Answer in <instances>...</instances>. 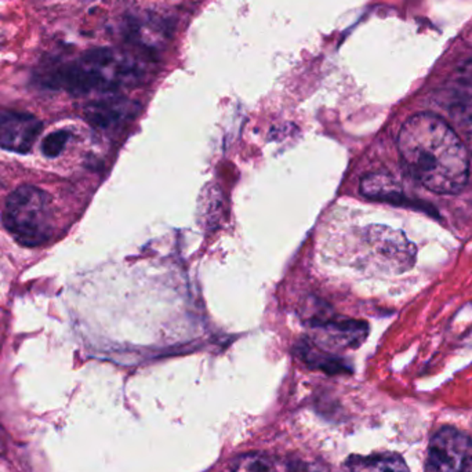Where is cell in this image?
<instances>
[{
	"label": "cell",
	"mask_w": 472,
	"mask_h": 472,
	"mask_svg": "<svg viewBox=\"0 0 472 472\" xmlns=\"http://www.w3.org/2000/svg\"><path fill=\"white\" fill-rule=\"evenodd\" d=\"M139 105L123 97H110L89 102L83 110L86 122L93 128L108 131L133 120Z\"/></svg>",
	"instance_id": "obj_7"
},
{
	"label": "cell",
	"mask_w": 472,
	"mask_h": 472,
	"mask_svg": "<svg viewBox=\"0 0 472 472\" xmlns=\"http://www.w3.org/2000/svg\"><path fill=\"white\" fill-rule=\"evenodd\" d=\"M398 150L407 174L431 193L452 195L468 183V151L457 133L434 113H417L404 122Z\"/></svg>",
	"instance_id": "obj_1"
},
{
	"label": "cell",
	"mask_w": 472,
	"mask_h": 472,
	"mask_svg": "<svg viewBox=\"0 0 472 472\" xmlns=\"http://www.w3.org/2000/svg\"><path fill=\"white\" fill-rule=\"evenodd\" d=\"M71 131H64V129L47 134L42 142L43 155L50 159L60 156L61 153L64 152V150H66L67 144H68L69 140H71Z\"/></svg>",
	"instance_id": "obj_13"
},
{
	"label": "cell",
	"mask_w": 472,
	"mask_h": 472,
	"mask_svg": "<svg viewBox=\"0 0 472 472\" xmlns=\"http://www.w3.org/2000/svg\"><path fill=\"white\" fill-rule=\"evenodd\" d=\"M142 77V66L131 54L118 48L96 47L75 60L50 61L37 69L35 79L50 90L85 96L134 85Z\"/></svg>",
	"instance_id": "obj_2"
},
{
	"label": "cell",
	"mask_w": 472,
	"mask_h": 472,
	"mask_svg": "<svg viewBox=\"0 0 472 472\" xmlns=\"http://www.w3.org/2000/svg\"><path fill=\"white\" fill-rule=\"evenodd\" d=\"M43 125L29 113L0 110V148L17 153H28L34 147Z\"/></svg>",
	"instance_id": "obj_6"
},
{
	"label": "cell",
	"mask_w": 472,
	"mask_h": 472,
	"mask_svg": "<svg viewBox=\"0 0 472 472\" xmlns=\"http://www.w3.org/2000/svg\"><path fill=\"white\" fill-rule=\"evenodd\" d=\"M232 472H288V467L274 456L261 452H249L234 458Z\"/></svg>",
	"instance_id": "obj_12"
},
{
	"label": "cell",
	"mask_w": 472,
	"mask_h": 472,
	"mask_svg": "<svg viewBox=\"0 0 472 472\" xmlns=\"http://www.w3.org/2000/svg\"><path fill=\"white\" fill-rule=\"evenodd\" d=\"M299 357L306 362L309 368L317 369V371L325 372L328 374H341L350 372L347 363L341 358L331 355L322 347H318L315 342H309V340H301L298 345Z\"/></svg>",
	"instance_id": "obj_10"
},
{
	"label": "cell",
	"mask_w": 472,
	"mask_h": 472,
	"mask_svg": "<svg viewBox=\"0 0 472 472\" xmlns=\"http://www.w3.org/2000/svg\"><path fill=\"white\" fill-rule=\"evenodd\" d=\"M311 325L317 329L320 342L336 348H358L369 334V326L361 320L315 317Z\"/></svg>",
	"instance_id": "obj_9"
},
{
	"label": "cell",
	"mask_w": 472,
	"mask_h": 472,
	"mask_svg": "<svg viewBox=\"0 0 472 472\" xmlns=\"http://www.w3.org/2000/svg\"><path fill=\"white\" fill-rule=\"evenodd\" d=\"M366 242L373 252L396 274L409 271L416 261V246L398 229L385 226L366 228Z\"/></svg>",
	"instance_id": "obj_5"
},
{
	"label": "cell",
	"mask_w": 472,
	"mask_h": 472,
	"mask_svg": "<svg viewBox=\"0 0 472 472\" xmlns=\"http://www.w3.org/2000/svg\"><path fill=\"white\" fill-rule=\"evenodd\" d=\"M345 466L348 472H410L404 458L395 453L352 456L348 458Z\"/></svg>",
	"instance_id": "obj_11"
},
{
	"label": "cell",
	"mask_w": 472,
	"mask_h": 472,
	"mask_svg": "<svg viewBox=\"0 0 472 472\" xmlns=\"http://www.w3.org/2000/svg\"><path fill=\"white\" fill-rule=\"evenodd\" d=\"M2 221L23 246L46 244L53 234L50 195L34 185H21L7 198Z\"/></svg>",
	"instance_id": "obj_3"
},
{
	"label": "cell",
	"mask_w": 472,
	"mask_h": 472,
	"mask_svg": "<svg viewBox=\"0 0 472 472\" xmlns=\"http://www.w3.org/2000/svg\"><path fill=\"white\" fill-rule=\"evenodd\" d=\"M361 194L371 201L385 202L395 206L410 207V209L423 210L435 215V210L431 209L425 204L413 201L404 195V188L387 173H371L363 177L361 182Z\"/></svg>",
	"instance_id": "obj_8"
},
{
	"label": "cell",
	"mask_w": 472,
	"mask_h": 472,
	"mask_svg": "<svg viewBox=\"0 0 472 472\" xmlns=\"http://www.w3.org/2000/svg\"><path fill=\"white\" fill-rule=\"evenodd\" d=\"M425 472H472V439L453 427L434 434Z\"/></svg>",
	"instance_id": "obj_4"
},
{
	"label": "cell",
	"mask_w": 472,
	"mask_h": 472,
	"mask_svg": "<svg viewBox=\"0 0 472 472\" xmlns=\"http://www.w3.org/2000/svg\"><path fill=\"white\" fill-rule=\"evenodd\" d=\"M461 126H463L464 136H466L467 142H468L469 148H471L472 152V108H469V110H466V113H464Z\"/></svg>",
	"instance_id": "obj_14"
}]
</instances>
